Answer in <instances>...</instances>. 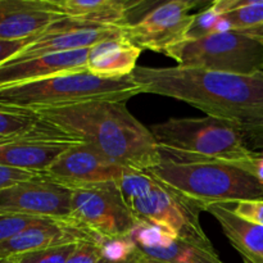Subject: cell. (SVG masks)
I'll return each mask as SVG.
<instances>
[{
    "label": "cell",
    "mask_w": 263,
    "mask_h": 263,
    "mask_svg": "<svg viewBox=\"0 0 263 263\" xmlns=\"http://www.w3.org/2000/svg\"><path fill=\"white\" fill-rule=\"evenodd\" d=\"M133 79L146 94L187 103L207 116L243 127L263 123V72L238 74L186 67H136Z\"/></svg>",
    "instance_id": "obj_1"
},
{
    "label": "cell",
    "mask_w": 263,
    "mask_h": 263,
    "mask_svg": "<svg viewBox=\"0 0 263 263\" xmlns=\"http://www.w3.org/2000/svg\"><path fill=\"white\" fill-rule=\"evenodd\" d=\"M33 112L121 166L148 171L161 163L153 134L134 117L126 102H90Z\"/></svg>",
    "instance_id": "obj_2"
},
{
    "label": "cell",
    "mask_w": 263,
    "mask_h": 263,
    "mask_svg": "<svg viewBox=\"0 0 263 263\" xmlns=\"http://www.w3.org/2000/svg\"><path fill=\"white\" fill-rule=\"evenodd\" d=\"M149 130L163 161L241 163L253 154L246 144L243 126L212 116L170 118Z\"/></svg>",
    "instance_id": "obj_3"
},
{
    "label": "cell",
    "mask_w": 263,
    "mask_h": 263,
    "mask_svg": "<svg viewBox=\"0 0 263 263\" xmlns=\"http://www.w3.org/2000/svg\"><path fill=\"white\" fill-rule=\"evenodd\" d=\"M146 172L203 211L213 204L263 200V184L235 162L176 163L161 159L158 166Z\"/></svg>",
    "instance_id": "obj_4"
},
{
    "label": "cell",
    "mask_w": 263,
    "mask_h": 263,
    "mask_svg": "<svg viewBox=\"0 0 263 263\" xmlns=\"http://www.w3.org/2000/svg\"><path fill=\"white\" fill-rule=\"evenodd\" d=\"M141 92L131 74L100 77L87 71L71 72L0 87V104L36 110L90 102H127Z\"/></svg>",
    "instance_id": "obj_5"
},
{
    "label": "cell",
    "mask_w": 263,
    "mask_h": 263,
    "mask_svg": "<svg viewBox=\"0 0 263 263\" xmlns=\"http://www.w3.org/2000/svg\"><path fill=\"white\" fill-rule=\"evenodd\" d=\"M177 66L238 74L263 72V39L248 32L225 31L184 40L164 50Z\"/></svg>",
    "instance_id": "obj_6"
},
{
    "label": "cell",
    "mask_w": 263,
    "mask_h": 263,
    "mask_svg": "<svg viewBox=\"0 0 263 263\" xmlns=\"http://www.w3.org/2000/svg\"><path fill=\"white\" fill-rule=\"evenodd\" d=\"M68 222L95 240L127 236L138 225L116 184L87 185L72 189Z\"/></svg>",
    "instance_id": "obj_7"
},
{
    "label": "cell",
    "mask_w": 263,
    "mask_h": 263,
    "mask_svg": "<svg viewBox=\"0 0 263 263\" xmlns=\"http://www.w3.org/2000/svg\"><path fill=\"white\" fill-rule=\"evenodd\" d=\"M127 207L139 221L163 226L177 239L212 246L199 222L203 208L157 180L149 192L128 202Z\"/></svg>",
    "instance_id": "obj_8"
},
{
    "label": "cell",
    "mask_w": 263,
    "mask_h": 263,
    "mask_svg": "<svg viewBox=\"0 0 263 263\" xmlns=\"http://www.w3.org/2000/svg\"><path fill=\"white\" fill-rule=\"evenodd\" d=\"M72 189L43 174L0 190V215L68 221Z\"/></svg>",
    "instance_id": "obj_9"
},
{
    "label": "cell",
    "mask_w": 263,
    "mask_h": 263,
    "mask_svg": "<svg viewBox=\"0 0 263 263\" xmlns=\"http://www.w3.org/2000/svg\"><path fill=\"white\" fill-rule=\"evenodd\" d=\"M198 2L171 0L159 4L140 21L123 26V35L141 50L164 53L167 48L181 43L194 21L190 14Z\"/></svg>",
    "instance_id": "obj_10"
},
{
    "label": "cell",
    "mask_w": 263,
    "mask_h": 263,
    "mask_svg": "<svg viewBox=\"0 0 263 263\" xmlns=\"http://www.w3.org/2000/svg\"><path fill=\"white\" fill-rule=\"evenodd\" d=\"M84 141L41 120L28 135L0 145V166L45 174L72 145Z\"/></svg>",
    "instance_id": "obj_11"
},
{
    "label": "cell",
    "mask_w": 263,
    "mask_h": 263,
    "mask_svg": "<svg viewBox=\"0 0 263 263\" xmlns=\"http://www.w3.org/2000/svg\"><path fill=\"white\" fill-rule=\"evenodd\" d=\"M126 168L127 167L116 163L90 144L79 143L58 157L45 175L73 189L108 182L116 184Z\"/></svg>",
    "instance_id": "obj_12"
},
{
    "label": "cell",
    "mask_w": 263,
    "mask_h": 263,
    "mask_svg": "<svg viewBox=\"0 0 263 263\" xmlns=\"http://www.w3.org/2000/svg\"><path fill=\"white\" fill-rule=\"evenodd\" d=\"M123 26L97 25L66 17L49 26L32 44L13 59H28L44 54L90 49L104 40L125 37Z\"/></svg>",
    "instance_id": "obj_13"
},
{
    "label": "cell",
    "mask_w": 263,
    "mask_h": 263,
    "mask_svg": "<svg viewBox=\"0 0 263 263\" xmlns=\"http://www.w3.org/2000/svg\"><path fill=\"white\" fill-rule=\"evenodd\" d=\"M63 18L53 0H0V40L28 39Z\"/></svg>",
    "instance_id": "obj_14"
},
{
    "label": "cell",
    "mask_w": 263,
    "mask_h": 263,
    "mask_svg": "<svg viewBox=\"0 0 263 263\" xmlns=\"http://www.w3.org/2000/svg\"><path fill=\"white\" fill-rule=\"evenodd\" d=\"M89 49L13 59L0 66V87L37 81L58 74L86 71Z\"/></svg>",
    "instance_id": "obj_15"
},
{
    "label": "cell",
    "mask_w": 263,
    "mask_h": 263,
    "mask_svg": "<svg viewBox=\"0 0 263 263\" xmlns=\"http://www.w3.org/2000/svg\"><path fill=\"white\" fill-rule=\"evenodd\" d=\"M82 240L95 239L68 221H49L41 225L31 226L0 244V258H15L50 247L77 244Z\"/></svg>",
    "instance_id": "obj_16"
},
{
    "label": "cell",
    "mask_w": 263,
    "mask_h": 263,
    "mask_svg": "<svg viewBox=\"0 0 263 263\" xmlns=\"http://www.w3.org/2000/svg\"><path fill=\"white\" fill-rule=\"evenodd\" d=\"M141 51L125 37L104 40L89 49L86 71L100 77L130 76Z\"/></svg>",
    "instance_id": "obj_17"
},
{
    "label": "cell",
    "mask_w": 263,
    "mask_h": 263,
    "mask_svg": "<svg viewBox=\"0 0 263 263\" xmlns=\"http://www.w3.org/2000/svg\"><path fill=\"white\" fill-rule=\"evenodd\" d=\"M207 212L218 221L225 236L244 259L263 263V226L239 217L228 204H213Z\"/></svg>",
    "instance_id": "obj_18"
},
{
    "label": "cell",
    "mask_w": 263,
    "mask_h": 263,
    "mask_svg": "<svg viewBox=\"0 0 263 263\" xmlns=\"http://www.w3.org/2000/svg\"><path fill=\"white\" fill-rule=\"evenodd\" d=\"M57 9L67 18L97 25H127L128 14L140 2L121 0H53Z\"/></svg>",
    "instance_id": "obj_19"
},
{
    "label": "cell",
    "mask_w": 263,
    "mask_h": 263,
    "mask_svg": "<svg viewBox=\"0 0 263 263\" xmlns=\"http://www.w3.org/2000/svg\"><path fill=\"white\" fill-rule=\"evenodd\" d=\"M211 5L220 15L217 32H251L263 27V0H217Z\"/></svg>",
    "instance_id": "obj_20"
},
{
    "label": "cell",
    "mask_w": 263,
    "mask_h": 263,
    "mask_svg": "<svg viewBox=\"0 0 263 263\" xmlns=\"http://www.w3.org/2000/svg\"><path fill=\"white\" fill-rule=\"evenodd\" d=\"M140 254L163 263H225L221 261L213 246L192 243L176 239L167 248H138Z\"/></svg>",
    "instance_id": "obj_21"
},
{
    "label": "cell",
    "mask_w": 263,
    "mask_h": 263,
    "mask_svg": "<svg viewBox=\"0 0 263 263\" xmlns=\"http://www.w3.org/2000/svg\"><path fill=\"white\" fill-rule=\"evenodd\" d=\"M40 122V116L33 110L0 104V145L28 135Z\"/></svg>",
    "instance_id": "obj_22"
},
{
    "label": "cell",
    "mask_w": 263,
    "mask_h": 263,
    "mask_svg": "<svg viewBox=\"0 0 263 263\" xmlns=\"http://www.w3.org/2000/svg\"><path fill=\"white\" fill-rule=\"evenodd\" d=\"M128 236L133 239L136 247L141 249L167 248L171 246L172 241L177 239L163 226L144 222V221H139L138 225L130 231Z\"/></svg>",
    "instance_id": "obj_23"
},
{
    "label": "cell",
    "mask_w": 263,
    "mask_h": 263,
    "mask_svg": "<svg viewBox=\"0 0 263 263\" xmlns=\"http://www.w3.org/2000/svg\"><path fill=\"white\" fill-rule=\"evenodd\" d=\"M100 247L102 259L109 262H125L136 258L139 249L130 236L102 239L98 241Z\"/></svg>",
    "instance_id": "obj_24"
},
{
    "label": "cell",
    "mask_w": 263,
    "mask_h": 263,
    "mask_svg": "<svg viewBox=\"0 0 263 263\" xmlns=\"http://www.w3.org/2000/svg\"><path fill=\"white\" fill-rule=\"evenodd\" d=\"M50 218L30 217V216L22 215H0V244L9 240L13 236L18 235L31 226L41 225V223L49 222Z\"/></svg>",
    "instance_id": "obj_25"
},
{
    "label": "cell",
    "mask_w": 263,
    "mask_h": 263,
    "mask_svg": "<svg viewBox=\"0 0 263 263\" xmlns=\"http://www.w3.org/2000/svg\"><path fill=\"white\" fill-rule=\"evenodd\" d=\"M76 244L50 247L43 251L22 254L12 258L14 263H67Z\"/></svg>",
    "instance_id": "obj_26"
},
{
    "label": "cell",
    "mask_w": 263,
    "mask_h": 263,
    "mask_svg": "<svg viewBox=\"0 0 263 263\" xmlns=\"http://www.w3.org/2000/svg\"><path fill=\"white\" fill-rule=\"evenodd\" d=\"M218 20H220V15L210 4L205 9L194 15V21L187 31L185 40H195V39L204 37L211 33L217 32Z\"/></svg>",
    "instance_id": "obj_27"
},
{
    "label": "cell",
    "mask_w": 263,
    "mask_h": 263,
    "mask_svg": "<svg viewBox=\"0 0 263 263\" xmlns=\"http://www.w3.org/2000/svg\"><path fill=\"white\" fill-rule=\"evenodd\" d=\"M102 259L100 247L97 240H82L74 247L67 263H99Z\"/></svg>",
    "instance_id": "obj_28"
},
{
    "label": "cell",
    "mask_w": 263,
    "mask_h": 263,
    "mask_svg": "<svg viewBox=\"0 0 263 263\" xmlns=\"http://www.w3.org/2000/svg\"><path fill=\"white\" fill-rule=\"evenodd\" d=\"M230 210L239 217L263 226V200H248V202L234 203Z\"/></svg>",
    "instance_id": "obj_29"
},
{
    "label": "cell",
    "mask_w": 263,
    "mask_h": 263,
    "mask_svg": "<svg viewBox=\"0 0 263 263\" xmlns=\"http://www.w3.org/2000/svg\"><path fill=\"white\" fill-rule=\"evenodd\" d=\"M41 33L31 36L28 39H22V40H0V66L15 58L23 49L32 44Z\"/></svg>",
    "instance_id": "obj_30"
},
{
    "label": "cell",
    "mask_w": 263,
    "mask_h": 263,
    "mask_svg": "<svg viewBox=\"0 0 263 263\" xmlns=\"http://www.w3.org/2000/svg\"><path fill=\"white\" fill-rule=\"evenodd\" d=\"M43 174L37 172L23 171V170L10 168V167L0 166V190L7 189L12 185L18 184V182L27 181V180L35 179V177L41 176Z\"/></svg>",
    "instance_id": "obj_31"
},
{
    "label": "cell",
    "mask_w": 263,
    "mask_h": 263,
    "mask_svg": "<svg viewBox=\"0 0 263 263\" xmlns=\"http://www.w3.org/2000/svg\"><path fill=\"white\" fill-rule=\"evenodd\" d=\"M244 139L252 152H263V123L243 127Z\"/></svg>",
    "instance_id": "obj_32"
},
{
    "label": "cell",
    "mask_w": 263,
    "mask_h": 263,
    "mask_svg": "<svg viewBox=\"0 0 263 263\" xmlns=\"http://www.w3.org/2000/svg\"><path fill=\"white\" fill-rule=\"evenodd\" d=\"M240 164L263 184V152H253L251 158L241 162Z\"/></svg>",
    "instance_id": "obj_33"
},
{
    "label": "cell",
    "mask_w": 263,
    "mask_h": 263,
    "mask_svg": "<svg viewBox=\"0 0 263 263\" xmlns=\"http://www.w3.org/2000/svg\"><path fill=\"white\" fill-rule=\"evenodd\" d=\"M136 263H163V262H159V261H156V259L148 258V257L143 256V254H140V252H139V256H138V258H136Z\"/></svg>",
    "instance_id": "obj_34"
},
{
    "label": "cell",
    "mask_w": 263,
    "mask_h": 263,
    "mask_svg": "<svg viewBox=\"0 0 263 263\" xmlns=\"http://www.w3.org/2000/svg\"><path fill=\"white\" fill-rule=\"evenodd\" d=\"M248 33H252V35H256V36H258V37L263 39V27L257 28V30L251 31V32H248Z\"/></svg>",
    "instance_id": "obj_35"
},
{
    "label": "cell",
    "mask_w": 263,
    "mask_h": 263,
    "mask_svg": "<svg viewBox=\"0 0 263 263\" xmlns=\"http://www.w3.org/2000/svg\"><path fill=\"white\" fill-rule=\"evenodd\" d=\"M138 258V257H136ZM136 258L130 259V261H125V262H109V261H105V259H100L99 263H136Z\"/></svg>",
    "instance_id": "obj_36"
},
{
    "label": "cell",
    "mask_w": 263,
    "mask_h": 263,
    "mask_svg": "<svg viewBox=\"0 0 263 263\" xmlns=\"http://www.w3.org/2000/svg\"><path fill=\"white\" fill-rule=\"evenodd\" d=\"M0 263H14L12 258H0Z\"/></svg>",
    "instance_id": "obj_37"
},
{
    "label": "cell",
    "mask_w": 263,
    "mask_h": 263,
    "mask_svg": "<svg viewBox=\"0 0 263 263\" xmlns=\"http://www.w3.org/2000/svg\"><path fill=\"white\" fill-rule=\"evenodd\" d=\"M244 259V258H243ZM244 263H252L251 261H248V259H244Z\"/></svg>",
    "instance_id": "obj_38"
},
{
    "label": "cell",
    "mask_w": 263,
    "mask_h": 263,
    "mask_svg": "<svg viewBox=\"0 0 263 263\" xmlns=\"http://www.w3.org/2000/svg\"><path fill=\"white\" fill-rule=\"evenodd\" d=\"M252 263H253V262H252Z\"/></svg>",
    "instance_id": "obj_39"
}]
</instances>
